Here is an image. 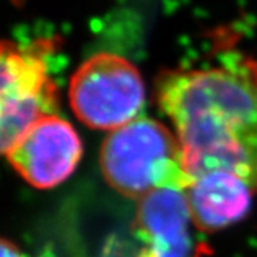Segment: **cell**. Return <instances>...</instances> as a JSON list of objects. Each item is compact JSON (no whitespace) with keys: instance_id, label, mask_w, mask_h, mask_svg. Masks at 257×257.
<instances>
[{"instance_id":"cell-1","label":"cell","mask_w":257,"mask_h":257,"mask_svg":"<svg viewBox=\"0 0 257 257\" xmlns=\"http://www.w3.org/2000/svg\"><path fill=\"white\" fill-rule=\"evenodd\" d=\"M193 179L224 170L257 190V63L230 55L220 64L170 70L157 83Z\"/></svg>"},{"instance_id":"cell-2","label":"cell","mask_w":257,"mask_h":257,"mask_svg":"<svg viewBox=\"0 0 257 257\" xmlns=\"http://www.w3.org/2000/svg\"><path fill=\"white\" fill-rule=\"evenodd\" d=\"M100 166L114 190L138 200L157 189L187 190L194 182L176 133L143 114L104 139Z\"/></svg>"},{"instance_id":"cell-3","label":"cell","mask_w":257,"mask_h":257,"mask_svg":"<svg viewBox=\"0 0 257 257\" xmlns=\"http://www.w3.org/2000/svg\"><path fill=\"white\" fill-rule=\"evenodd\" d=\"M50 40L18 46L3 42L0 52V145L6 155L37 121L57 114V87L47 69Z\"/></svg>"},{"instance_id":"cell-4","label":"cell","mask_w":257,"mask_h":257,"mask_svg":"<svg viewBox=\"0 0 257 257\" xmlns=\"http://www.w3.org/2000/svg\"><path fill=\"white\" fill-rule=\"evenodd\" d=\"M70 104L77 119L96 130H117L142 116L145 83L124 57L97 53L84 60L70 79Z\"/></svg>"},{"instance_id":"cell-5","label":"cell","mask_w":257,"mask_h":257,"mask_svg":"<svg viewBox=\"0 0 257 257\" xmlns=\"http://www.w3.org/2000/svg\"><path fill=\"white\" fill-rule=\"evenodd\" d=\"M5 156L30 186L52 189L74 172L82 142L70 123L53 114L37 121Z\"/></svg>"},{"instance_id":"cell-6","label":"cell","mask_w":257,"mask_h":257,"mask_svg":"<svg viewBox=\"0 0 257 257\" xmlns=\"http://www.w3.org/2000/svg\"><path fill=\"white\" fill-rule=\"evenodd\" d=\"M187 190L157 189L139 200L135 230L155 257H192L194 224Z\"/></svg>"},{"instance_id":"cell-7","label":"cell","mask_w":257,"mask_h":257,"mask_svg":"<svg viewBox=\"0 0 257 257\" xmlns=\"http://www.w3.org/2000/svg\"><path fill=\"white\" fill-rule=\"evenodd\" d=\"M186 193L194 224L214 231L246 216L254 190L239 176L216 170L196 177Z\"/></svg>"},{"instance_id":"cell-8","label":"cell","mask_w":257,"mask_h":257,"mask_svg":"<svg viewBox=\"0 0 257 257\" xmlns=\"http://www.w3.org/2000/svg\"><path fill=\"white\" fill-rule=\"evenodd\" d=\"M101 257H155L146 243L139 237L136 230L127 237H113L106 244Z\"/></svg>"}]
</instances>
